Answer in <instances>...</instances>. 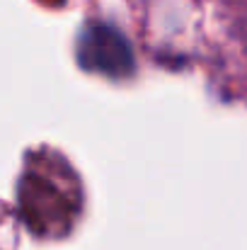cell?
Here are the masks:
<instances>
[{"instance_id":"cell-1","label":"cell","mask_w":247,"mask_h":250,"mask_svg":"<svg viewBox=\"0 0 247 250\" xmlns=\"http://www.w3.org/2000/svg\"><path fill=\"white\" fill-rule=\"evenodd\" d=\"M82 59H92V63L102 66V63H131L129 56V46L124 42V37L107 24H92L85 29L82 34V46H80Z\"/></svg>"}]
</instances>
